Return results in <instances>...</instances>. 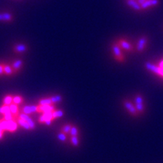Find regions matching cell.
I'll return each mask as SVG.
<instances>
[{"label": "cell", "instance_id": "5b68a950", "mask_svg": "<svg viewBox=\"0 0 163 163\" xmlns=\"http://www.w3.org/2000/svg\"><path fill=\"white\" fill-rule=\"evenodd\" d=\"M145 66H146L147 69L149 71L153 72V73H156L157 75H160L161 76V67L160 66H156V65L153 64L152 63L149 62H147L145 64Z\"/></svg>", "mask_w": 163, "mask_h": 163}, {"label": "cell", "instance_id": "8fae6325", "mask_svg": "<svg viewBox=\"0 0 163 163\" xmlns=\"http://www.w3.org/2000/svg\"><path fill=\"white\" fill-rule=\"evenodd\" d=\"M17 122L19 126H21V128H23V129H24L25 130H31V129H30V125H29V124H28L27 122L25 121V120L22 119L18 118L17 119Z\"/></svg>", "mask_w": 163, "mask_h": 163}, {"label": "cell", "instance_id": "3957f363", "mask_svg": "<svg viewBox=\"0 0 163 163\" xmlns=\"http://www.w3.org/2000/svg\"><path fill=\"white\" fill-rule=\"evenodd\" d=\"M54 104L51 105H38V113H52L55 110Z\"/></svg>", "mask_w": 163, "mask_h": 163}, {"label": "cell", "instance_id": "e575fe53", "mask_svg": "<svg viewBox=\"0 0 163 163\" xmlns=\"http://www.w3.org/2000/svg\"><path fill=\"white\" fill-rule=\"evenodd\" d=\"M0 21H4L3 15H2V14H1V13H0Z\"/></svg>", "mask_w": 163, "mask_h": 163}, {"label": "cell", "instance_id": "484cf974", "mask_svg": "<svg viewBox=\"0 0 163 163\" xmlns=\"http://www.w3.org/2000/svg\"><path fill=\"white\" fill-rule=\"evenodd\" d=\"M70 141L74 147H79V138L78 136H72Z\"/></svg>", "mask_w": 163, "mask_h": 163}, {"label": "cell", "instance_id": "4dcf8cb0", "mask_svg": "<svg viewBox=\"0 0 163 163\" xmlns=\"http://www.w3.org/2000/svg\"><path fill=\"white\" fill-rule=\"evenodd\" d=\"M32 113H38V105H30Z\"/></svg>", "mask_w": 163, "mask_h": 163}, {"label": "cell", "instance_id": "ffe728a7", "mask_svg": "<svg viewBox=\"0 0 163 163\" xmlns=\"http://www.w3.org/2000/svg\"><path fill=\"white\" fill-rule=\"evenodd\" d=\"M51 104H52V101L50 97L40 99L39 101V105H51Z\"/></svg>", "mask_w": 163, "mask_h": 163}, {"label": "cell", "instance_id": "cb8c5ba5", "mask_svg": "<svg viewBox=\"0 0 163 163\" xmlns=\"http://www.w3.org/2000/svg\"><path fill=\"white\" fill-rule=\"evenodd\" d=\"M11 113L10 109H9V106L7 105H2V107H0V114L5 115L7 113Z\"/></svg>", "mask_w": 163, "mask_h": 163}, {"label": "cell", "instance_id": "6da1fadb", "mask_svg": "<svg viewBox=\"0 0 163 163\" xmlns=\"http://www.w3.org/2000/svg\"><path fill=\"white\" fill-rule=\"evenodd\" d=\"M52 113H42V115H41L39 119V122L41 124H45L46 125H50L51 123L54 120Z\"/></svg>", "mask_w": 163, "mask_h": 163}, {"label": "cell", "instance_id": "9c48e42d", "mask_svg": "<svg viewBox=\"0 0 163 163\" xmlns=\"http://www.w3.org/2000/svg\"><path fill=\"white\" fill-rule=\"evenodd\" d=\"M147 40L146 37H142V38L140 39L137 45V51H144V49H145V46L147 45Z\"/></svg>", "mask_w": 163, "mask_h": 163}, {"label": "cell", "instance_id": "f1b7e54d", "mask_svg": "<svg viewBox=\"0 0 163 163\" xmlns=\"http://www.w3.org/2000/svg\"><path fill=\"white\" fill-rule=\"evenodd\" d=\"M22 113H24V114L28 115V116H30V115L33 114L31 112V109H30V105H26V106L24 107L22 109Z\"/></svg>", "mask_w": 163, "mask_h": 163}, {"label": "cell", "instance_id": "83f0119b", "mask_svg": "<svg viewBox=\"0 0 163 163\" xmlns=\"http://www.w3.org/2000/svg\"><path fill=\"white\" fill-rule=\"evenodd\" d=\"M69 134L72 136H78L79 135V129L76 125H73L71 128V130L69 132Z\"/></svg>", "mask_w": 163, "mask_h": 163}, {"label": "cell", "instance_id": "1f68e13d", "mask_svg": "<svg viewBox=\"0 0 163 163\" xmlns=\"http://www.w3.org/2000/svg\"><path fill=\"white\" fill-rule=\"evenodd\" d=\"M4 74V64H0V76Z\"/></svg>", "mask_w": 163, "mask_h": 163}, {"label": "cell", "instance_id": "836d02e7", "mask_svg": "<svg viewBox=\"0 0 163 163\" xmlns=\"http://www.w3.org/2000/svg\"><path fill=\"white\" fill-rule=\"evenodd\" d=\"M145 1H147V0H137V2H138V3L140 4V5H141V4L144 3V2H145Z\"/></svg>", "mask_w": 163, "mask_h": 163}, {"label": "cell", "instance_id": "d6986e66", "mask_svg": "<svg viewBox=\"0 0 163 163\" xmlns=\"http://www.w3.org/2000/svg\"><path fill=\"white\" fill-rule=\"evenodd\" d=\"M24 101V97H23L22 96L15 95V96H14V97H13L12 104H16V105H17V106H19L20 104H22Z\"/></svg>", "mask_w": 163, "mask_h": 163}, {"label": "cell", "instance_id": "ba28073f", "mask_svg": "<svg viewBox=\"0 0 163 163\" xmlns=\"http://www.w3.org/2000/svg\"><path fill=\"white\" fill-rule=\"evenodd\" d=\"M159 4V0H147L143 4H141V9H146L152 6H155Z\"/></svg>", "mask_w": 163, "mask_h": 163}, {"label": "cell", "instance_id": "9a60e30c", "mask_svg": "<svg viewBox=\"0 0 163 163\" xmlns=\"http://www.w3.org/2000/svg\"><path fill=\"white\" fill-rule=\"evenodd\" d=\"M27 50V47L24 44H18L14 47V51L17 53H23Z\"/></svg>", "mask_w": 163, "mask_h": 163}, {"label": "cell", "instance_id": "ac0fdd59", "mask_svg": "<svg viewBox=\"0 0 163 163\" xmlns=\"http://www.w3.org/2000/svg\"><path fill=\"white\" fill-rule=\"evenodd\" d=\"M13 97H14V96L11 95V94H8V95L5 96V97L3 98V101H2V104H3V105H7V106H9V105H11V104H12Z\"/></svg>", "mask_w": 163, "mask_h": 163}, {"label": "cell", "instance_id": "e0dca14e", "mask_svg": "<svg viewBox=\"0 0 163 163\" xmlns=\"http://www.w3.org/2000/svg\"><path fill=\"white\" fill-rule=\"evenodd\" d=\"M119 44H120V46H121V47L123 49H125V50H126V51L132 50V45H131L130 42H127V41H125V40H122V41H120Z\"/></svg>", "mask_w": 163, "mask_h": 163}, {"label": "cell", "instance_id": "7a4b0ae2", "mask_svg": "<svg viewBox=\"0 0 163 163\" xmlns=\"http://www.w3.org/2000/svg\"><path fill=\"white\" fill-rule=\"evenodd\" d=\"M134 103H135V107L137 109V113H143L144 110V100H143L142 96L140 94L136 95L135 99H134Z\"/></svg>", "mask_w": 163, "mask_h": 163}, {"label": "cell", "instance_id": "4fadbf2b", "mask_svg": "<svg viewBox=\"0 0 163 163\" xmlns=\"http://www.w3.org/2000/svg\"><path fill=\"white\" fill-rule=\"evenodd\" d=\"M6 121H17V119H18V116H16V115L12 114L11 113H9L7 114L3 115V118Z\"/></svg>", "mask_w": 163, "mask_h": 163}, {"label": "cell", "instance_id": "7402d4cb", "mask_svg": "<svg viewBox=\"0 0 163 163\" xmlns=\"http://www.w3.org/2000/svg\"><path fill=\"white\" fill-rule=\"evenodd\" d=\"M51 100L52 101V104H58V103H61L62 101V96L61 95H54L50 97Z\"/></svg>", "mask_w": 163, "mask_h": 163}, {"label": "cell", "instance_id": "d6a6232c", "mask_svg": "<svg viewBox=\"0 0 163 163\" xmlns=\"http://www.w3.org/2000/svg\"><path fill=\"white\" fill-rule=\"evenodd\" d=\"M3 133H4V131L2 130L1 128H0V140L2 138V136H3Z\"/></svg>", "mask_w": 163, "mask_h": 163}, {"label": "cell", "instance_id": "277c9868", "mask_svg": "<svg viewBox=\"0 0 163 163\" xmlns=\"http://www.w3.org/2000/svg\"><path fill=\"white\" fill-rule=\"evenodd\" d=\"M18 118L22 119L25 120V121H26V122L29 124V125H30L31 130H34V129H36V124H35L34 122L33 121V119L30 118V116H28V115H26V114H24V113H20L19 115H18Z\"/></svg>", "mask_w": 163, "mask_h": 163}, {"label": "cell", "instance_id": "7c38bea8", "mask_svg": "<svg viewBox=\"0 0 163 163\" xmlns=\"http://www.w3.org/2000/svg\"><path fill=\"white\" fill-rule=\"evenodd\" d=\"M9 109H10V112L12 114L16 115V116H18L20 113V108L19 106H17L14 104H11V105H9Z\"/></svg>", "mask_w": 163, "mask_h": 163}, {"label": "cell", "instance_id": "f546056e", "mask_svg": "<svg viewBox=\"0 0 163 163\" xmlns=\"http://www.w3.org/2000/svg\"><path fill=\"white\" fill-rule=\"evenodd\" d=\"M57 139L59 140V141H62V142H65L66 141V134L64 133H63V132H59V133L57 134Z\"/></svg>", "mask_w": 163, "mask_h": 163}, {"label": "cell", "instance_id": "2e32d148", "mask_svg": "<svg viewBox=\"0 0 163 163\" xmlns=\"http://www.w3.org/2000/svg\"><path fill=\"white\" fill-rule=\"evenodd\" d=\"M14 69L11 65L4 64V74L7 75V76H11V75L14 74Z\"/></svg>", "mask_w": 163, "mask_h": 163}, {"label": "cell", "instance_id": "5bb4252c", "mask_svg": "<svg viewBox=\"0 0 163 163\" xmlns=\"http://www.w3.org/2000/svg\"><path fill=\"white\" fill-rule=\"evenodd\" d=\"M23 66V61L21 60H17V61H14V63L12 64V68L14 69V72H17L19 71L21 68Z\"/></svg>", "mask_w": 163, "mask_h": 163}, {"label": "cell", "instance_id": "8992f818", "mask_svg": "<svg viewBox=\"0 0 163 163\" xmlns=\"http://www.w3.org/2000/svg\"><path fill=\"white\" fill-rule=\"evenodd\" d=\"M124 106H125V107L126 108L127 110H128L131 114L134 115V116H136V115L137 114V109H136L135 106H134L132 102H130V101H124Z\"/></svg>", "mask_w": 163, "mask_h": 163}, {"label": "cell", "instance_id": "4316f807", "mask_svg": "<svg viewBox=\"0 0 163 163\" xmlns=\"http://www.w3.org/2000/svg\"><path fill=\"white\" fill-rule=\"evenodd\" d=\"M2 15H3L4 21H11L13 20L12 14H10V13L9 12L2 13Z\"/></svg>", "mask_w": 163, "mask_h": 163}, {"label": "cell", "instance_id": "603a6c76", "mask_svg": "<svg viewBox=\"0 0 163 163\" xmlns=\"http://www.w3.org/2000/svg\"><path fill=\"white\" fill-rule=\"evenodd\" d=\"M72 126H73V125H72L71 124H66V125H64L63 126L62 129H61V132L66 134V135H67V134H69V132H70Z\"/></svg>", "mask_w": 163, "mask_h": 163}, {"label": "cell", "instance_id": "30bf717a", "mask_svg": "<svg viewBox=\"0 0 163 163\" xmlns=\"http://www.w3.org/2000/svg\"><path fill=\"white\" fill-rule=\"evenodd\" d=\"M127 5L135 11H141L142 9L141 5L135 0H127Z\"/></svg>", "mask_w": 163, "mask_h": 163}, {"label": "cell", "instance_id": "d4e9b609", "mask_svg": "<svg viewBox=\"0 0 163 163\" xmlns=\"http://www.w3.org/2000/svg\"><path fill=\"white\" fill-rule=\"evenodd\" d=\"M52 116H53V118L54 119L57 118H60V117H62L64 116V112L62 110H54L53 113H52Z\"/></svg>", "mask_w": 163, "mask_h": 163}, {"label": "cell", "instance_id": "52a82bcc", "mask_svg": "<svg viewBox=\"0 0 163 163\" xmlns=\"http://www.w3.org/2000/svg\"><path fill=\"white\" fill-rule=\"evenodd\" d=\"M17 127H18V124H17V121H8L7 124V132L14 133L17 130Z\"/></svg>", "mask_w": 163, "mask_h": 163}, {"label": "cell", "instance_id": "44dd1931", "mask_svg": "<svg viewBox=\"0 0 163 163\" xmlns=\"http://www.w3.org/2000/svg\"><path fill=\"white\" fill-rule=\"evenodd\" d=\"M113 53H114V54L116 57H122V51L118 45H113Z\"/></svg>", "mask_w": 163, "mask_h": 163}]
</instances>
